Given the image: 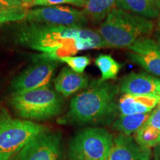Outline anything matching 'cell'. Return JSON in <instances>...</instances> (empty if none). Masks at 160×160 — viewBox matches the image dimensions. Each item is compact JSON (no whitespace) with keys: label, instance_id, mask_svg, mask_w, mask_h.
I'll return each instance as SVG.
<instances>
[{"label":"cell","instance_id":"cell-1","mask_svg":"<svg viewBox=\"0 0 160 160\" xmlns=\"http://www.w3.org/2000/svg\"><path fill=\"white\" fill-rule=\"evenodd\" d=\"M17 42L40 51L56 61L72 57L79 51L108 48L98 31L84 27H68L42 23H29L17 33Z\"/></svg>","mask_w":160,"mask_h":160},{"label":"cell","instance_id":"cell-2","mask_svg":"<svg viewBox=\"0 0 160 160\" xmlns=\"http://www.w3.org/2000/svg\"><path fill=\"white\" fill-rule=\"evenodd\" d=\"M119 86L102 79L93 80L87 89L72 98L68 111L57 122L64 125H111L119 111L116 99Z\"/></svg>","mask_w":160,"mask_h":160},{"label":"cell","instance_id":"cell-3","mask_svg":"<svg viewBox=\"0 0 160 160\" xmlns=\"http://www.w3.org/2000/svg\"><path fill=\"white\" fill-rule=\"evenodd\" d=\"M153 27L151 19L115 7L105 18L98 32L108 48H128L139 37L151 34Z\"/></svg>","mask_w":160,"mask_h":160},{"label":"cell","instance_id":"cell-4","mask_svg":"<svg viewBox=\"0 0 160 160\" xmlns=\"http://www.w3.org/2000/svg\"><path fill=\"white\" fill-rule=\"evenodd\" d=\"M8 102L20 118L33 122L58 117L64 105L60 93L48 85L22 93H11Z\"/></svg>","mask_w":160,"mask_h":160},{"label":"cell","instance_id":"cell-5","mask_svg":"<svg viewBox=\"0 0 160 160\" xmlns=\"http://www.w3.org/2000/svg\"><path fill=\"white\" fill-rule=\"evenodd\" d=\"M45 126L33 121L17 119L7 109L0 108V160H11Z\"/></svg>","mask_w":160,"mask_h":160},{"label":"cell","instance_id":"cell-6","mask_svg":"<svg viewBox=\"0 0 160 160\" xmlns=\"http://www.w3.org/2000/svg\"><path fill=\"white\" fill-rule=\"evenodd\" d=\"M113 139V134L103 128L80 130L68 144V160H107Z\"/></svg>","mask_w":160,"mask_h":160},{"label":"cell","instance_id":"cell-7","mask_svg":"<svg viewBox=\"0 0 160 160\" xmlns=\"http://www.w3.org/2000/svg\"><path fill=\"white\" fill-rule=\"evenodd\" d=\"M62 138L48 128L33 138L11 160H62Z\"/></svg>","mask_w":160,"mask_h":160},{"label":"cell","instance_id":"cell-8","mask_svg":"<svg viewBox=\"0 0 160 160\" xmlns=\"http://www.w3.org/2000/svg\"><path fill=\"white\" fill-rule=\"evenodd\" d=\"M57 67V61L42 55L38 56L35 63L30 65L12 80V93H22L48 85Z\"/></svg>","mask_w":160,"mask_h":160},{"label":"cell","instance_id":"cell-9","mask_svg":"<svg viewBox=\"0 0 160 160\" xmlns=\"http://www.w3.org/2000/svg\"><path fill=\"white\" fill-rule=\"evenodd\" d=\"M25 20L28 23H42L68 27H85L88 18L83 12L68 6H43L28 11Z\"/></svg>","mask_w":160,"mask_h":160},{"label":"cell","instance_id":"cell-10","mask_svg":"<svg viewBox=\"0 0 160 160\" xmlns=\"http://www.w3.org/2000/svg\"><path fill=\"white\" fill-rule=\"evenodd\" d=\"M128 57L151 74L160 77V45L145 37H139L128 48Z\"/></svg>","mask_w":160,"mask_h":160},{"label":"cell","instance_id":"cell-11","mask_svg":"<svg viewBox=\"0 0 160 160\" xmlns=\"http://www.w3.org/2000/svg\"><path fill=\"white\" fill-rule=\"evenodd\" d=\"M151 150L139 145L134 138L120 133L113 139L107 160H150Z\"/></svg>","mask_w":160,"mask_h":160},{"label":"cell","instance_id":"cell-12","mask_svg":"<svg viewBox=\"0 0 160 160\" xmlns=\"http://www.w3.org/2000/svg\"><path fill=\"white\" fill-rule=\"evenodd\" d=\"M160 79L146 73H130L119 84V91L124 94L157 95Z\"/></svg>","mask_w":160,"mask_h":160},{"label":"cell","instance_id":"cell-13","mask_svg":"<svg viewBox=\"0 0 160 160\" xmlns=\"http://www.w3.org/2000/svg\"><path fill=\"white\" fill-rule=\"evenodd\" d=\"M89 85V78L84 73H77L65 67L54 80L55 90L65 97H68Z\"/></svg>","mask_w":160,"mask_h":160},{"label":"cell","instance_id":"cell-14","mask_svg":"<svg viewBox=\"0 0 160 160\" xmlns=\"http://www.w3.org/2000/svg\"><path fill=\"white\" fill-rule=\"evenodd\" d=\"M159 102L157 95L124 94L119 98L118 108L122 116L144 113L151 111Z\"/></svg>","mask_w":160,"mask_h":160},{"label":"cell","instance_id":"cell-15","mask_svg":"<svg viewBox=\"0 0 160 160\" xmlns=\"http://www.w3.org/2000/svg\"><path fill=\"white\" fill-rule=\"evenodd\" d=\"M115 7L147 19L157 18L160 14V0H117Z\"/></svg>","mask_w":160,"mask_h":160},{"label":"cell","instance_id":"cell-16","mask_svg":"<svg viewBox=\"0 0 160 160\" xmlns=\"http://www.w3.org/2000/svg\"><path fill=\"white\" fill-rule=\"evenodd\" d=\"M151 113H137L122 116L120 115L112 124V128L116 131L125 135H131L135 133L148 121Z\"/></svg>","mask_w":160,"mask_h":160},{"label":"cell","instance_id":"cell-17","mask_svg":"<svg viewBox=\"0 0 160 160\" xmlns=\"http://www.w3.org/2000/svg\"><path fill=\"white\" fill-rule=\"evenodd\" d=\"M116 2L117 0H87L83 13L94 22H99L114 8Z\"/></svg>","mask_w":160,"mask_h":160},{"label":"cell","instance_id":"cell-18","mask_svg":"<svg viewBox=\"0 0 160 160\" xmlns=\"http://www.w3.org/2000/svg\"><path fill=\"white\" fill-rule=\"evenodd\" d=\"M134 139L142 147H155L160 143V129L145 123L135 132Z\"/></svg>","mask_w":160,"mask_h":160},{"label":"cell","instance_id":"cell-19","mask_svg":"<svg viewBox=\"0 0 160 160\" xmlns=\"http://www.w3.org/2000/svg\"><path fill=\"white\" fill-rule=\"evenodd\" d=\"M95 64L101 72V79L105 81L116 79L121 68V65L111 55H99L95 59Z\"/></svg>","mask_w":160,"mask_h":160},{"label":"cell","instance_id":"cell-20","mask_svg":"<svg viewBox=\"0 0 160 160\" xmlns=\"http://www.w3.org/2000/svg\"><path fill=\"white\" fill-rule=\"evenodd\" d=\"M87 0H23L22 6L25 8L33 6H53L60 5H72L77 7H85Z\"/></svg>","mask_w":160,"mask_h":160},{"label":"cell","instance_id":"cell-21","mask_svg":"<svg viewBox=\"0 0 160 160\" xmlns=\"http://www.w3.org/2000/svg\"><path fill=\"white\" fill-rule=\"evenodd\" d=\"M28 10L20 6L0 11V25L25 20Z\"/></svg>","mask_w":160,"mask_h":160},{"label":"cell","instance_id":"cell-22","mask_svg":"<svg viewBox=\"0 0 160 160\" xmlns=\"http://www.w3.org/2000/svg\"><path fill=\"white\" fill-rule=\"evenodd\" d=\"M59 61L66 63L69 66L70 68H71L73 71L79 73H83V72L86 68L91 63L90 58L88 57H86V56H79V57L72 56V57H67L62 58Z\"/></svg>","mask_w":160,"mask_h":160},{"label":"cell","instance_id":"cell-23","mask_svg":"<svg viewBox=\"0 0 160 160\" xmlns=\"http://www.w3.org/2000/svg\"><path fill=\"white\" fill-rule=\"evenodd\" d=\"M146 123L160 129V102L158 104L154 111L150 114V117Z\"/></svg>","mask_w":160,"mask_h":160},{"label":"cell","instance_id":"cell-24","mask_svg":"<svg viewBox=\"0 0 160 160\" xmlns=\"http://www.w3.org/2000/svg\"><path fill=\"white\" fill-rule=\"evenodd\" d=\"M16 7H18V6L14 5L13 3L10 2L8 0H0V11L13 8ZM19 7H20V6H19Z\"/></svg>","mask_w":160,"mask_h":160},{"label":"cell","instance_id":"cell-25","mask_svg":"<svg viewBox=\"0 0 160 160\" xmlns=\"http://www.w3.org/2000/svg\"><path fill=\"white\" fill-rule=\"evenodd\" d=\"M153 160H160V143L155 146L153 151Z\"/></svg>","mask_w":160,"mask_h":160},{"label":"cell","instance_id":"cell-26","mask_svg":"<svg viewBox=\"0 0 160 160\" xmlns=\"http://www.w3.org/2000/svg\"><path fill=\"white\" fill-rule=\"evenodd\" d=\"M8 1H9L10 2L13 3V5H16V6H22V1L23 0H8ZM23 7V6H22Z\"/></svg>","mask_w":160,"mask_h":160},{"label":"cell","instance_id":"cell-27","mask_svg":"<svg viewBox=\"0 0 160 160\" xmlns=\"http://www.w3.org/2000/svg\"><path fill=\"white\" fill-rule=\"evenodd\" d=\"M157 37V42H158V43H159V45H160V33H158Z\"/></svg>","mask_w":160,"mask_h":160},{"label":"cell","instance_id":"cell-28","mask_svg":"<svg viewBox=\"0 0 160 160\" xmlns=\"http://www.w3.org/2000/svg\"><path fill=\"white\" fill-rule=\"evenodd\" d=\"M157 96H159V97H160V85H159V88H158Z\"/></svg>","mask_w":160,"mask_h":160},{"label":"cell","instance_id":"cell-29","mask_svg":"<svg viewBox=\"0 0 160 160\" xmlns=\"http://www.w3.org/2000/svg\"><path fill=\"white\" fill-rule=\"evenodd\" d=\"M158 25H159V30H160V14H159V22H158Z\"/></svg>","mask_w":160,"mask_h":160}]
</instances>
